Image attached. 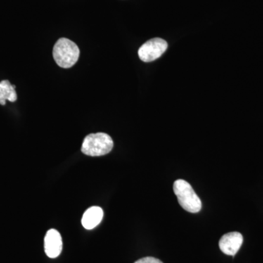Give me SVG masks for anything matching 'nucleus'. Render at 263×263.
<instances>
[{
  "label": "nucleus",
  "instance_id": "nucleus-4",
  "mask_svg": "<svg viewBox=\"0 0 263 263\" xmlns=\"http://www.w3.org/2000/svg\"><path fill=\"white\" fill-rule=\"evenodd\" d=\"M167 43L161 38H154L145 43L138 50V56L142 61H155L166 51Z\"/></svg>",
  "mask_w": 263,
  "mask_h": 263
},
{
  "label": "nucleus",
  "instance_id": "nucleus-7",
  "mask_svg": "<svg viewBox=\"0 0 263 263\" xmlns=\"http://www.w3.org/2000/svg\"><path fill=\"white\" fill-rule=\"evenodd\" d=\"M103 218V211L100 207L93 206L85 212L81 222L84 228L91 230L101 222Z\"/></svg>",
  "mask_w": 263,
  "mask_h": 263
},
{
  "label": "nucleus",
  "instance_id": "nucleus-1",
  "mask_svg": "<svg viewBox=\"0 0 263 263\" xmlns=\"http://www.w3.org/2000/svg\"><path fill=\"white\" fill-rule=\"evenodd\" d=\"M53 56L57 65L62 68L72 67L80 56V50L75 43L67 38H60L53 49Z\"/></svg>",
  "mask_w": 263,
  "mask_h": 263
},
{
  "label": "nucleus",
  "instance_id": "nucleus-8",
  "mask_svg": "<svg viewBox=\"0 0 263 263\" xmlns=\"http://www.w3.org/2000/svg\"><path fill=\"white\" fill-rule=\"evenodd\" d=\"M15 89V86L10 84L9 81L4 80L0 82V104L2 105L6 104V100L16 101L17 94Z\"/></svg>",
  "mask_w": 263,
  "mask_h": 263
},
{
  "label": "nucleus",
  "instance_id": "nucleus-2",
  "mask_svg": "<svg viewBox=\"0 0 263 263\" xmlns=\"http://www.w3.org/2000/svg\"><path fill=\"white\" fill-rule=\"evenodd\" d=\"M174 191L179 205L186 212L197 213L201 210L202 202L193 186L187 181L178 179L174 183Z\"/></svg>",
  "mask_w": 263,
  "mask_h": 263
},
{
  "label": "nucleus",
  "instance_id": "nucleus-5",
  "mask_svg": "<svg viewBox=\"0 0 263 263\" xmlns=\"http://www.w3.org/2000/svg\"><path fill=\"white\" fill-rule=\"evenodd\" d=\"M243 235L238 232H232L223 235L219 240V248L223 253L234 256L243 243Z\"/></svg>",
  "mask_w": 263,
  "mask_h": 263
},
{
  "label": "nucleus",
  "instance_id": "nucleus-9",
  "mask_svg": "<svg viewBox=\"0 0 263 263\" xmlns=\"http://www.w3.org/2000/svg\"><path fill=\"white\" fill-rule=\"evenodd\" d=\"M134 263H163L159 259L155 258V257H143L137 260Z\"/></svg>",
  "mask_w": 263,
  "mask_h": 263
},
{
  "label": "nucleus",
  "instance_id": "nucleus-6",
  "mask_svg": "<svg viewBox=\"0 0 263 263\" xmlns=\"http://www.w3.org/2000/svg\"><path fill=\"white\" fill-rule=\"evenodd\" d=\"M45 252L50 258H56L62 250L61 235L57 230L51 229L46 233L44 239Z\"/></svg>",
  "mask_w": 263,
  "mask_h": 263
},
{
  "label": "nucleus",
  "instance_id": "nucleus-3",
  "mask_svg": "<svg viewBox=\"0 0 263 263\" xmlns=\"http://www.w3.org/2000/svg\"><path fill=\"white\" fill-rule=\"evenodd\" d=\"M114 147V141L106 133L89 134L84 138L81 152L91 157H100L107 155Z\"/></svg>",
  "mask_w": 263,
  "mask_h": 263
}]
</instances>
